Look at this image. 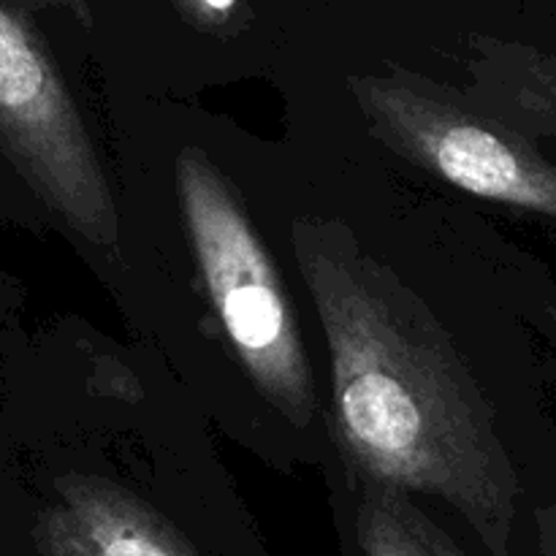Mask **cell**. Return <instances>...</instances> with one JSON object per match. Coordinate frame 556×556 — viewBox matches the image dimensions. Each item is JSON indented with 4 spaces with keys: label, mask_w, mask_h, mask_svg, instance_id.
<instances>
[{
    "label": "cell",
    "mask_w": 556,
    "mask_h": 556,
    "mask_svg": "<svg viewBox=\"0 0 556 556\" xmlns=\"http://www.w3.org/2000/svg\"><path fill=\"white\" fill-rule=\"evenodd\" d=\"M296 261L331 358L334 432L358 481L508 519L516 476L481 391L421 302L329 226H296Z\"/></svg>",
    "instance_id": "6da1fadb"
},
{
    "label": "cell",
    "mask_w": 556,
    "mask_h": 556,
    "mask_svg": "<svg viewBox=\"0 0 556 556\" xmlns=\"http://www.w3.org/2000/svg\"><path fill=\"white\" fill-rule=\"evenodd\" d=\"M185 226L220 329L261 391L296 424L315 413V386L296 313L226 179L185 152L177 163Z\"/></svg>",
    "instance_id": "7a4b0ae2"
},
{
    "label": "cell",
    "mask_w": 556,
    "mask_h": 556,
    "mask_svg": "<svg viewBox=\"0 0 556 556\" xmlns=\"http://www.w3.org/2000/svg\"><path fill=\"white\" fill-rule=\"evenodd\" d=\"M14 190L76 237H117L112 190L79 109L25 11L0 0V199Z\"/></svg>",
    "instance_id": "3957f363"
},
{
    "label": "cell",
    "mask_w": 556,
    "mask_h": 556,
    "mask_svg": "<svg viewBox=\"0 0 556 556\" xmlns=\"http://www.w3.org/2000/svg\"><path fill=\"white\" fill-rule=\"evenodd\" d=\"M372 128L434 177L556 220V166L514 128L407 76L353 79Z\"/></svg>",
    "instance_id": "277c9868"
},
{
    "label": "cell",
    "mask_w": 556,
    "mask_h": 556,
    "mask_svg": "<svg viewBox=\"0 0 556 556\" xmlns=\"http://www.w3.org/2000/svg\"><path fill=\"white\" fill-rule=\"evenodd\" d=\"M43 532L63 556H182L155 516L96 476H52Z\"/></svg>",
    "instance_id": "5b68a950"
},
{
    "label": "cell",
    "mask_w": 556,
    "mask_h": 556,
    "mask_svg": "<svg viewBox=\"0 0 556 556\" xmlns=\"http://www.w3.org/2000/svg\"><path fill=\"white\" fill-rule=\"evenodd\" d=\"M182 3L193 9V14L201 20H223L237 0H182Z\"/></svg>",
    "instance_id": "8992f818"
},
{
    "label": "cell",
    "mask_w": 556,
    "mask_h": 556,
    "mask_svg": "<svg viewBox=\"0 0 556 556\" xmlns=\"http://www.w3.org/2000/svg\"><path fill=\"white\" fill-rule=\"evenodd\" d=\"M543 530H546L548 556H556V508L546 514V519H543Z\"/></svg>",
    "instance_id": "52a82bcc"
},
{
    "label": "cell",
    "mask_w": 556,
    "mask_h": 556,
    "mask_svg": "<svg viewBox=\"0 0 556 556\" xmlns=\"http://www.w3.org/2000/svg\"><path fill=\"white\" fill-rule=\"evenodd\" d=\"M548 318H552V326H554V331H556V304H552V307H548Z\"/></svg>",
    "instance_id": "ba28073f"
}]
</instances>
